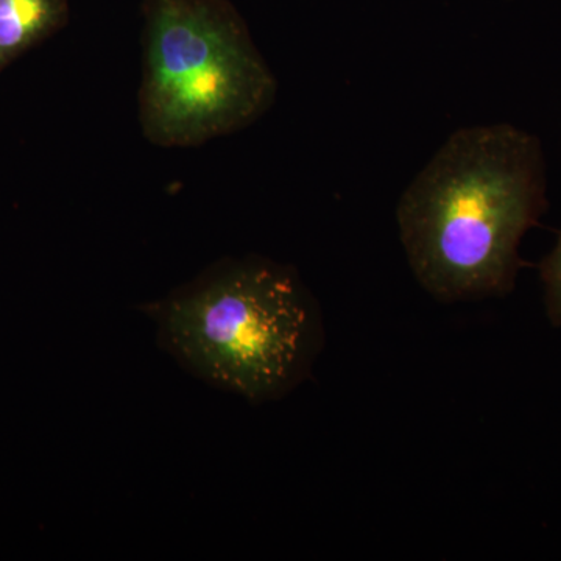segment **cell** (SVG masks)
Segmentation results:
<instances>
[{
	"label": "cell",
	"mask_w": 561,
	"mask_h": 561,
	"mask_svg": "<svg viewBox=\"0 0 561 561\" xmlns=\"http://www.w3.org/2000/svg\"><path fill=\"white\" fill-rule=\"evenodd\" d=\"M549 208L541 140L511 124L454 131L398 203L413 275L453 305L507 297L526 262L519 245Z\"/></svg>",
	"instance_id": "obj_1"
},
{
	"label": "cell",
	"mask_w": 561,
	"mask_h": 561,
	"mask_svg": "<svg viewBox=\"0 0 561 561\" xmlns=\"http://www.w3.org/2000/svg\"><path fill=\"white\" fill-rule=\"evenodd\" d=\"M139 311L183 370L254 404L308 381L324 346L316 297L294 268L265 257L220 262Z\"/></svg>",
	"instance_id": "obj_2"
},
{
	"label": "cell",
	"mask_w": 561,
	"mask_h": 561,
	"mask_svg": "<svg viewBox=\"0 0 561 561\" xmlns=\"http://www.w3.org/2000/svg\"><path fill=\"white\" fill-rule=\"evenodd\" d=\"M140 124L151 142L191 147L249 127L276 80L228 0H146Z\"/></svg>",
	"instance_id": "obj_3"
},
{
	"label": "cell",
	"mask_w": 561,
	"mask_h": 561,
	"mask_svg": "<svg viewBox=\"0 0 561 561\" xmlns=\"http://www.w3.org/2000/svg\"><path fill=\"white\" fill-rule=\"evenodd\" d=\"M68 0H0V72L68 21Z\"/></svg>",
	"instance_id": "obj_4"
},
{
	"label": "cell",
	"mask_w": 561,
	"mask_h": 561,
	"mask_svg": "<svg viewBox=\"0 0 561 561\" xmlns=\"http://www.w3.org/2000/svg\"><path fill=\"white\" fill-rule=\"evenodd\" d=\"M540 278L545 286L546 316L553 328H561V232L551 253L541 261Z\"/></svg>",
	"instance_id": "obj_5"
}]
</instances>
